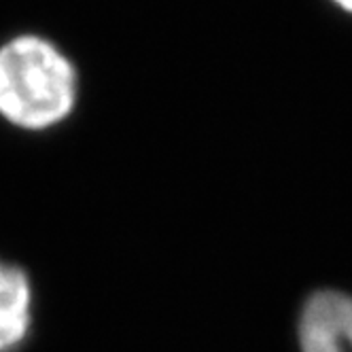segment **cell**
<instances>
[{
	"label": "cell",
	"mask_w": 352,
	"mask_h": 352,
	"mask_svg": "<svg viewBox=\"0 0 352 352\" xmlns=\"http://www.w3.org/2000/svg\"><path fill=\"white\" fill-rule=\"evenodd\" d=\"M32 283L23 267L0 259V352H15L32 329Z\"/></svg>",
	"instance_id": "3957f363"
},
{
	"label": "cell",
	"mask_w": 352,
	"mask_h": 352,
	"mask_svg": "<svg viewBox=\"0 0 352 352\" xmlns=\"http://www.w3.org/2000/svg\"><path fill=\"white\" fill-rule=\"evenodd\" d=\"M297 336L301 352H352V295L333 289L310 295Z\"/></svg>",
	"instance_id": "7a4b0ae2"
},
{
	"label": "cell",
	"mask_w": 352,
	"mask_h": 352,
	"mask_svg": "<svg viewBox=\"0 0 352 352\" xmlns=\"http://www.w3.org/2000/svg\"><path fill=\"white\" fill-rule=\"evenodd\" d=\"M79 74L60 49L19 36L0 49V115L23 130L62 123L77 104Z\"/></svg>",
	"instance_id": "6da1fadb"
},
{
	"label": "cell",
	"mask_w": 352,
	"mask_h": 352,
	"mask_svg": "<svg viewBox=\"0 0 352 352\" xmlns=\"http://www.w3.org/2000/svg\"><path fill=\"white\" fill-rule=\"evenodd\" d=\"M333 3H336L338 7H342L344 11L352 13V0H333Z\"/></svg>",
	"instance_id": "277c9868"
}]
</instances>
